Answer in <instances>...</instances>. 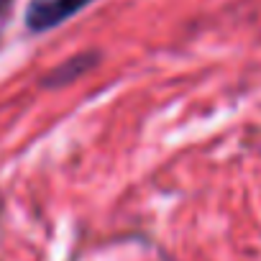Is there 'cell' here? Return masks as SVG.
<instances>
[{
  "instance_id": "cell-2",
  "label": "cell",
  "mask_w": 261,
  "mask_h": 261,
  "mask_svg": "<svg viewBox=\"0 0 261 261\" xmlns=\"http://www.w3.org/2000/svg\"><path fill=\"white\" fill-rule=\"evenodd\" d=\"M6 3H8V0H0V6H6Z\"/></svg>"
},
{
  "instance_id": "cell-1",
  "label": "cell",
  "mask_w": 261,
  "mask_h": 261,
  "mask_svg": "<svg viewBox=\"0 0 261 261\" xmlns=\"http://www.w3.org/2000/svg\"><path fill=\"white\" fill-rule=\"evenodd\" d=\"M90 0H34L26 11V23L31 31H46L74 16Z\"/></svg>"
}]
</instances>
